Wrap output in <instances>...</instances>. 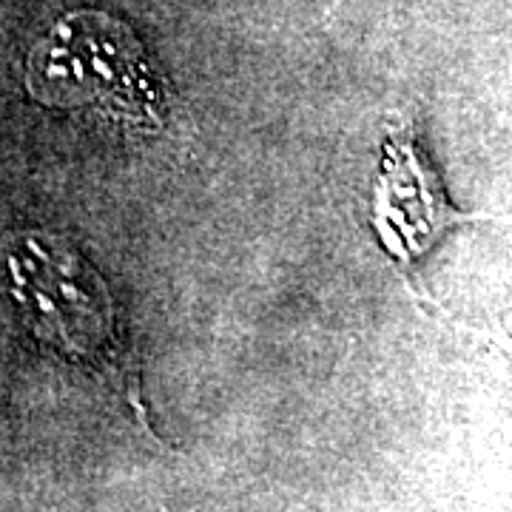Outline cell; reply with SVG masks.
I'll list each match as a JSON object with an SVG mask.
<instances>
[{
  "label": "cell",
  "mask_w": 512,
  "mask_h": 512,
  "mask_svg": "<svg viewBox=\"0 0 512 512\" xmlns=\"http://www.w3.org/2000/svg\"><path fill=\"white\" fill-rule=\"evenodd\" d=\"M26 86L46 106H86L143 131H160L168 117L163 74L126 23L103 12L57 20L29 55Z\"/></svg>",
  "instance_id": "1"
},
{
  "label": "cell",
  "mask_w": 512,
  "mask_h": 512,
  "mask_svg": "<svg viewBox=\"0 0 512 512\" xmlns=\"http://www.w3.org/2000/svg\"><path fill=\"white\" fill-rule=\"evenodd\" d=\"M464 220L470 217L458 214L444 200L439 177L424 160L413 134H393L384 143L373 202V225L390 256L410 274L441 234Z\"/></svg>",
  "instance_id": "2"
}]
</instances>
